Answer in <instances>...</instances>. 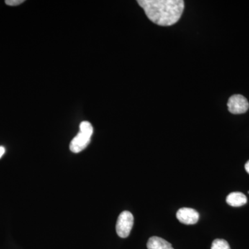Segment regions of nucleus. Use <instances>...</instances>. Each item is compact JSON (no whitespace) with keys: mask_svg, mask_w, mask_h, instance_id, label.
Here are the masks:
<instances>
[{"mask_svg":"<svg viewBox=\"0 0 249 249\" xmlns=\"http://www.w3.org/2000/svg\"><path fill=\"white\" fill-rule=\"evenodd\" d=\"M138 4L150 21L163 27L178 22L184 9L182 0H139Z\"/></svg>","mask_w":249,"mask_h":249,"instance_id":"nucleus-1","label":"nucleus"},{"mask_svg":"<svg viewBox=\"0 0 249 249\" xmlns=\"http://www.w3.org/2000/svg\"><path fill=\"white\" fill-rule=\"evenodd\" d=\"M93 133L91 124L88 121H83L80 124V132L70 142V150L73 153H79L84 150L91 142Z\"/></svg>","mask_w":249,"mask_h":249,"instance_id":"nucleus-2","label":"nucleus"},{"mask_svg":"<svg viewBox=\"0 0 249 249\" xmlns=\"http://www.w3.org/2000/svg\"><path fill=\"white\" fill-rule=\"evenodd\" d=\"M134 225L133 214L129 211H124L119 216L116 230L118 235L122 238L128 237Z\"/></svg>","mask_w":249,"mask_h":249,"instance_id":"nucleus-3","label":"nucleus"},{"mask_svg":"<svg viewBox=\"0 0 249 249\" xmlns=\"http://www.w3.org/2000/svg\"><path fill=\"white\" fill-rule=\"evenodd\" d=\"M227 106L229 111L234 114H244L249 108L247 98L240 94L233 95L229 98Z\"/></svg>","mask_w":249,"mask_h":249,"instance_id":"nucleus-4","label":"nucleus"},{"mask_svg":"<svg viewBox=\"0 0 249 249\" xmlns=\"http://www.w3.org/2000/svg\"><path fill=\"white\" fill-rule=\"evenodd\" d=\"M177 218L182 224L192 225L199 221V214L196 210L191 208H181L177 213Z\"/></svg>","mask_w":249,"mask_h":249,"instance_id":"nucleus-5","label":"nucleus"},{"mask_svg":"<svg viewBox=\"0 0 249 249\" xmlns=\"http://www.w3.org/2000/svg\"><path fill=\"white\" fill-rule=\"evenodd\" d=\"M227 202L228 204L233 207H240L247 204V198L243 193L234 192L227 196Z\"/></svg>","mask_w":249,"mask_h":249,"instance_id":"nucleus-6","label":"nucleus"},{"mask_svg":"<svg viewBox=\"0 0 249 249\" xmlns=\"http://www.w3.org/2000/svg\"><path fill=\"white\" fill-rule=\"evenodd\" d=\"M147 247L148 249H174L169 242L157 236L149 239Z\"/></svg>","mask_w":249,"mask_h":249,"instance_id":"nucleus-7","label":"nucleus"},{"mask_svg":"<svg viewBox=\"0 0 249 249\" xmlns=\"http://www.w3.org/2000/svg\"><path fill=\"white\" fill-rule=\"evenodd\" d=\"M211 249H231V248L227 241L222 239H217L213 242Z\"/></svg>","mask_w":249,"mask_h":249,"instance_id":"nucleus-8","label":"nucleus"},{"mask_svg":"<svg viewBox=\"0 0 249 249\" xmlns=\"http://www.w3.org/2000/svg\"><path fill=\"white\" fill-rule=\"evenodd\" d=\"M24 2V0H6L5 3L9 6H18V5L22 4Z\"/></svg>","mask_w":249,"mask_h":249,"instance_id":"nucleus-9","label":"nucleus"},{"mask_svg":"<svg viewBox=\"0 0 249 249\" xmlns=\"http://www.w3.org/2000/svg\"><path fill=\"white\" fill-rule=\"evenodd\" d=\"M5 153V148L3 146H0V159L1 158Z\"/></svg>","mask_w":249,"mask_h":249,"instance_id":"nucleus-10","label":"nucleus"},{"mask_svg":"<svg viewBox=\"0 0 249 249\" xmlns=\"http://www.w3.org/2000/svg\"><path fill=\"white\" fill-rule=\"evenodd\" d=\"M245 170H247V173L249 174V160L245 164Z\"/></svg>","mask_w":249,"mask_h":249,"instance_id":"nucleus-11","label":"nucleus"},{"mask_svg":"<svg viewBox=\"0 0 249 249\" xmlns=\"http://www.w3.org/2000/svg\"><path fill=\"white\" fill-rule=\"evenodd\" d=\"M248 193H249V191L248 192Z\"/></svg>","mask_w":249,"mask_h":249,"instance_id":"nucleus-12","label":"nucleus"}]
</instances>
